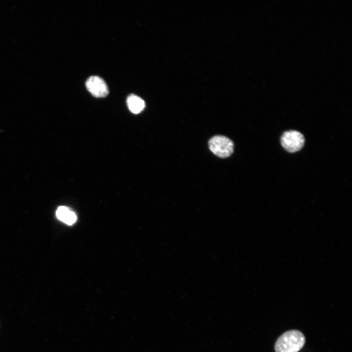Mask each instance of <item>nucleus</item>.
<instances>
[{"label": "nucleus", "instance_id": "obj_6", "mask_svg": "<svg viewBox=\"0 0 352 352\" xmlns=\"http://www.w3.org/2000/svg\"><path fill=\"white\" fill-rule=\"evenodd\" d=\"M57 218L68 225L74 223L77 219L75 214L65 206L59 207L56 211Z\"/></svg>", "mask_w": 352, "mask_h": 352}, {"label": "nucleus", "instance_id": "obj_5", "mask_svg": "<svg viewBox=\"0 0 352 352\" xmlns=\"http://www.w3.org/2000/svg\"><path fill=\"white\" fill-rule=\"evenodd\" d=\"M127 104L130 110L134 114L141 112L145 107L144 101L134 94L128 96L127 99Z\"/></svg>", "mask_w": 352, "mask_h": 352}, {"label": "nucleus", "instance_id": "obj_2", "mask_svg": "<svg viewBox=\"0 0 352 352\" xmlns=\"http://www.w3.org/2000/svg\"><path fill=\"white\" fill-rule=\"evenodd\" d=\"M210 150L217 156L226 158L231 155L234 151V143L227 137L216 135L208 142Z\"/></svg>", "mask_w": 352, "mask_h": 352}, {"label": "nucleus", "instance_id": "obj_3", "mask_svg": "<svg viewBox=\"0 0 352 352\" xmlns=\"http://www.w3.org/2000/svg\"><path fill=\"white\" fill-rule=\"evenodd\" d=\"M281 142L282 146L286 151L295 153L303 148L305 143V138L300 132L290 130L283 134Z\"/></svg>", "mask_w": 352, "mask_h": 352}, {"label": "nucleus", "instance_id": "obj_1", "mask_svg": "<svg viewBox=\"0 0 352 352\" xmlns=\"http://www.w3.org/2000/svg\"><path fill=\"white\" fill-rule=\"evenodd\" d=\"M305 337L298 330L287 331L281 335L275 345L276 352H298L304 346Z\"/></svg>", "mask_w": 352, "mask_h": 352}, {"label": "nucleus", "instance_id": "obj_4", "mask_svg": "<svg viewBox=\"0 0 352 352\" xmlns=\"http://www.w3.org/2000/svg\"><path fill=\"white\" fill-rule=\"evenodd\" d=\"M86 86L88 91L95 97H104L109 93L106 82L97 76L89 77L86 82Z\"/></svg>", "mask_w": 352, "mask_h": 352}]
</instances>
